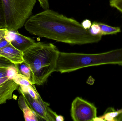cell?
<instances>
[{
    "mask_svg": "<svg viewBox=\"0 0 122 121\" xmlns=\"http://www.w3.org/2000/svg\"><path fill=\"white\" fill-rule=\"evenodd\" d=\"M64 119L63 118V117L61 116H58L56 117V121H64Z\"/></svg>",
    "mask_w": 122,
    "mask_h": 121,
    "instance_id": "obj_25",
    "label": "cell"
},
{
    "mask_svg": "<svg viewBox=\"0 0 122 121\" xmlns=\"http://www.w3.org/2000/svg\"><path fill=\"white\" fill-rule=\"evenodd\" d=\"M6 38L16 49L24 52L34 45L36 42L30 38L19 33L18 31H9Z\"/></svg>",
    "mask_w": 122,
    "mask_h": 121,
    "instance_id": "obj_7",
    "label": "cell"
},
{
    "mask_svg": "<svg viewBox=\"0 0 122 121\" xmlns=\"http://www.w3.org/2000/svg\"><path fill=\"white\" fill-rule=\"evenodd\" d=\"M18 88L23 92L28 93L34 99H38L39 93L36 90L34 84L28 87L19 86Z\"/></svg>",
    "mask_w": 122,
    "mask_h": 121,
    "instance_id": "obj_15",
    "label": "cell"
},
{
    "mask_svg": "<svg viewBox=\"0 0 122 121\" xmlns=\"http://www.w3.org/2000/svg\"><path fill=\"white\" fill-rule=\"evenodd\" d=\"M89 30L90 33L92 35H101L100 27L98 25V23L97 22H94L92 24L91 27L89 29Z\"/></svg>",
    "mask_w": 122,
    "mask_h": 121,
    "instance_id": "obj_16",
    "label": "cell"
},
{
    "mask_svg": "<svg viewBox=\"0 0 122 121\" xmlns=\"http://www.w3.org/2000/svg\"><path fill=\"white\" fill-rule=\"evenodd\" d=\"M7 69L0 67V78L7 76Z\"/></svg>",
    "mask_w": 122,
    "mask_h": 121,
    "instance_id": "obj_24",
    "label": "cell"
},
{
    "mask_svg": "<svg viewBox=\"0 0 122 121\" xmlns=\"http://www.w3.org/2000/svg\"><path fill=\"white\" fill-rule=\"evenodd\" d=\"M23 52L17 49L10 43L0 48V56L6 58L15 65L23 62Z\"/></svg>",
    "mask_w": 122,
    "mask_h": 121,
    "instance_id": "obj_9",
    "label": "cell"
},
{
    "mask_svg": "<svg viewBox=\"0 0 122 121\" xmlns=\"http://www.w3.org/2000/svg\"><path fill=\"white\" fill-rule=\"evenodd\" d=\"M100 28L101 35H114L121 32V29L118 27H113L102 23H98Z\"/></svg>",
    "mask_w": 122,
    "mask_h": 121,
    "instance_id": "obj_12",
    "label": "cell"
},
{
    "mask_svg": "<svg viewBox=\"0 0 122 121\" xmlns=\"http://www.w3.org/2000/svg\"><path fill=\"white\" fill-rule=\"evenodd\" d=\"M9 31L6 28H0V40L6 37Z\"/></svg>",
    "mask_w": 122,
    "mask_h": 121,
    "instance_id": "obj_22",
    "label": "cell"
},
{
    "mask_svg": "<svg viewBox=\"0 0 122 121\" xmlns=\"http://www.w3.org/2000/svg\"><path fill=\"white\" fill-rule=\"evenodd\" d=\"M18 90L25 99L27 104L39 118L47 121H56L58 115L50 108L49 104L43 101L39 94L38 99H35L28 93L23 92L19 88H18Z\"/></svg>",
    "mask_w": 122,
    "mask_h": 121,
    "instance_id": "obj_6",
    "label": "cell"
},
{
    "mask_svg": "<svg viewBox=\"0 0 122 121\" xmlns=\"http://www.w3.org/2000/svg\"><path fill=\"white\" fill-rule=\"evenodd\" d=\"M109 4L111 7L116 9L122 13V0H110Z\"/></svg>",
    "mask_w": 122,
    "mask_h": 121,
    "instance_id": "obj_18",
    "label": "cell"
},
{
    "mask_svg": "<svg viewBox=\"0 0 122 121\" xmlns=\"http://www.w3.org/2000/svg\"><path fill=\"white\" fill-rule=\"evenodd\" d=\"M109 64L122 66V48L95 54L60 52L55 72L66 73L85 67Z\"/></svg>",
    "mask_w": 122,
    "mask_h": 121,
    "instance_id": "obj_3",
    "label": "cell"
},
{
    "mask_svg": "<svg viewBox=\"0 0 122 121\" xmlns=\"http://www.w3.org/2000/svg\"><path fill=\"white\" fill-rule=\"evenodd\" d=\"M19 85L8 76L0 78V106L12 99L13 93Z\"/></svg>",
    "mask_w": 122,
    "mask_h": 121,
    "instance_id": "obj_8",
    "label": "cell"
},
{
    "mask_svg": "<svg viewBox=\"0 0 122 121\" xmlns=\"http://www.w3.org/2000/svg\"><path fill=\"white\" fill-rule=\"evenodd\" d=\"M122 112V109L116 111L114 108L109 107L102 116L97 118L94 121H116L117 117Z\"/></svg>",
    "mask_w": 122,
    "mask_h": 121,
    "instance_id": "obj_11",
    "label": "cell"
},
{
    "mask_svg": "<svg viewBox=\"0 0 122 121\" xmlns=\"http://www.w3.org/2000/svg\"><path fill=\"white\" fill-rule=\"evenodd\" d=\"M12 79L19 86L28 87L33 84L26 77L19 73L16 74Z\"/></svg>",
    "mask_w": 122,
    "mask_h": 121,
    "instance_id": "obj_13",
    "label": "cell"
},
{
    "mask_svg": "<svg viewBox=\"0 0 122 121\" xmlns=\"http://www.w3.org/2000/svg\"><path fill=\"white\" fill-rule=\"evenodd\" d=\"M39 2L41 7L44 10L49 9V2L48 0H36Z\"/></svg>",
    "mask_w": 122,
    "mask_h": 121,
    "instance_id": "obj_20",
    "label": "cell"
},
{
    "mask_svg": "<svg viewBox=\"0 0 122 121\" xmlns=\"http://www.w3.org/2000/svg\"><path fill=\"white\" fill-rule=\"evenodd\" d=\"M116 121H122V112L117 117Z\"/></svg>",
    "mask_w": 122,
    "mask_h": 121,
    "instance_id": "obj_26",
    "label": "cell"
},
{
    "mask_svg": "<svg viewBox=\"0 0 122 121\" xmlns=\"http://www.w3.org/2000/svg\"><path fill=\"white\" fill-rule=\"evenodd\" d=\"M10 43L5 37L0 40V48H2Z\"/></svg>",
    "mask_w": 122,
    "mask_h": 121,
    "instance_id": "obj_23",
    "label": "cell"
},
{
    "mask_svg": "<svg viewBox=\"0 0 122 121\" xmlns=\"http://www.w3.org/2000/svg\"><path fill=\"white\" fill-rule=\"evenodd\" d=\"M24 26L34 35L73 45L97 43L102 37L92 35L75 19L49 9L31 16Z\"/></svg>",
    "mask_w": 122,
    "mask_h": 121,
    "instance_id": "obj_1",
    "label": "cell"
},
{
    "mask_svg": "<svg viewBox=\"0 0 122 121\" xmlns=\"http://www.w3.org/2000/svg\"><path fill=\"white\" fill-rule=\"evenodd\" d=\"M71 115L74 121H92L97 117V108L81 98L77 97L72 103Z\"/></svg>",
    "mask_w": 122,
    "mask_h": 121,
    "instance_id": "obj_5",
    "label": "cell"
},
{
    "mask_svg": "<svg viewBox=\"0 0 122 121\" xmlns=\"http://www.w3.org/2000/svg\"><path fill=\"white\" fill-rule=\"evenodd\" d=\"M6 28L2 0H0V28Z\"/></svg>",
    "mask_w": 122,
    "mask_h": 121,
    "instance_id": "obj_17",
    "label": "cell"
},
{
    "mask_svg": "<svg viewBox=\"0 0 122 121\" xmlns=\"http://www.w3.org/2000/svg\"><path fill=\"white\" fill-rule=\"evenodd\" d=\"M16 65L17 66L19 73L26 77L32 82L31 71L29 67L24 62Z\"/></svg>",
    "mask_w": 122,
    "mask_h": 121,
    "instance_id": "obj_14",
    "label": "cell"
},
{
    "mask_svg": "<svg viewBox=\"0 0 122 121\" xmlns=\"http://www.w3.org/2000/svg\"><path fill=\"white\" fill-rule=\"evenodd\" d=\"M6 28L18 31L31 16L36 0H2Z\"/></svg>",
    "mask_w": 122,
    "mask_h": 121,
    "instance_id": "obj_4",
    "label": "cell"
},
{
    "mask_svg": "<svg viewBox=\"0 0 122 121\" xmlns=\"http://www.w3.org/2000/svg\"><path fill=\"white\" fill-rule=\"evenodd\" d=\"M19 106L23 113L24 117L26 121H38L39 117L36 113L27 104L25 99L22 95L19 97L18 100Z\"/></svg>",
    "mask_w": 122,
    "mask_h": 121,
    "instance_id": "obj_10",
    "label": "cell"
},
{
    "mask_svg": "<svg viewBox=\"0 0 122 121\" xmlns=\"http://www.w3.org/2000/svg\"><path fill=\"white\" fill-rule=\"evenodd\" d=\"M84 29L89 30L91 27L92 25V22L90 20L86 19L83 21L81 23Z\"/></svg>",
    "mask_w": 122,
    "mask_h": 121,
    "instance_id": "obj_21",
    "label": "cell"
},
{
    "mask_svg": "<svg viewBox=\"0 0 122 121\" xmlns=\"http://www.w3.org/2000/svg\"><path fill=\"white\" fill-rule=\"evenodd\" d=\"M59 52L54 44L41 42L23 52L24 62L31 71L32 84H43L55 72Z\"/></svg>",
    "mask_w": 122,
    "mask_h": 121,
    "instance_id": "obj_2",
    "label": "cell"
},
{
    "mask_svg": "<svg viewBox=\"0 0 122 121\" xmlns=\"http://www.w3.org/2000/svg\"><path fill=\"white\" fill-rule=\"evenodd\" d=\"M14 64L5 58L0 56V67L7 68Z\"/></svg>",
    "mask_w": 122,
    "mask_h": 121,
    "instance_id": "obj_19",
    "label": "cell"
}]
</instances>
